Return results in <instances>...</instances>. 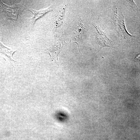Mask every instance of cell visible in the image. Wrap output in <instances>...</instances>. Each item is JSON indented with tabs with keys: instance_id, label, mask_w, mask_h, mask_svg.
Instances as JSON below:
<instances>
[{
	"instance_id": "cell-1",
	"label": "cell",
	"mask_w": 140,
	"mask_h": 140,
	"mask_svg": "<svg viewBox=\"0 0 140 140\" xmlns=\"http://www.w3.org/2000/svg\"><path fill=\"white\" fill-rule=\"evenodd\" d=\"M0 6L2 9L0 15L4 19H10L16 21L19 12L20 5L15 3L13 5L9 6L4 4L1 1Z\"/></svg>"
},
{
	"instance_id": "cell-2",
	"label": "cell",
	"mask_w": 140,
	"mask_h": 140,
	"mask_svg": "<svg viewBox=\"0 0 140 140\" xmlns=\"http://www.w3.org/2000/svg\"><path fill=\"white\" fill-rule=\"evenodd\" d=\"M16 51V50H13L5 46L0 40V52L2 53L8 57L9 62L13 67L14 70H15V66L16 63L17 62L13 59L12 58V56L13 54Z\"/></svg>"
},
{
	"instance_id": "cell-3",
	"label": "cell",
	"mask_w": 140,
	"mask_h": 140,
	"mask_svg": "<svg viewBox=\"0 0 140 140\" xmlns=\"http://www.w3.org/2000/svg\"><path fill=\"white\" fill-rule=\"evenodd\" d=\"M52 7H49L46 9L38 11L34 10L32 8L27 10L32 12L33 14V17L30 19L34 24L37 19L43 16L49 11H52Z\"/></svg>"
},
{
	"instance_id": "cell-4",
	"label": "cell",
	"mask_w": 140,
	"mask_h": 140,
	"mask_svg": "<svg viewBox=\"0 0 140 140\" xmlns=\"http://www.w3.org/2000/svg\"><path fill=\"white\" fill-rule=\"evenodd\" d=\"M60 45V43H57L46 48L49 53L50 59H53L55 61H56V60H58V55L60 50V47L59 46Z\"/></svg>"
},
{
	"instance_id": "cell-5",
	"label": "cell",
	"mask_w": 140,
	"mask_h": 140,
	"mask_svg": "<svg viewBox=\"0 0 140 140\" xmlns=\"http://www.w3.org/2000/svg\"><path fill=\"white\" fill-rule=\"evenodd\" d=\"M121 18L119 16V20H118L119 23L120 24V26L121 30L124 32L125 34L128 35V36L131 37H135V36H132L126 30L125 24V21H124V16L122 14V16L121 17Z\"/></svg>"
},
{
	"instance_id": "cell-6",
	"label": "cell",
	"mask_w": 140,
	"mask_h": 140,
	"mask_svg": "<svg viewBox=\"0 0 140 140\" xmlns=\"http://www.w3.org/2000/svg\"><path fill=\"white\" fill-rule=\"evenodd\" d=\"M117 8L115 7L113 10L111 19L112 22L115 26L116 25L117 20Z\"/></svg>"
},
{
	"instance_id": "cell-7",
	"label": "cell",
	"mask_w": 140,
	"mask_h": 140,
	"mask_svg": "<svg viewBox=\"0 0 140 140\" xmlns=\"http://www.w3.org/2000/svg\"><path fill=\"white\" fill-rule=\"evenodd\" d=\"M124 4L125 5L132 8L134 11L138 10L137 7L134 0L126 1L124 2Z\"/></svg>"
}]
</instances>
